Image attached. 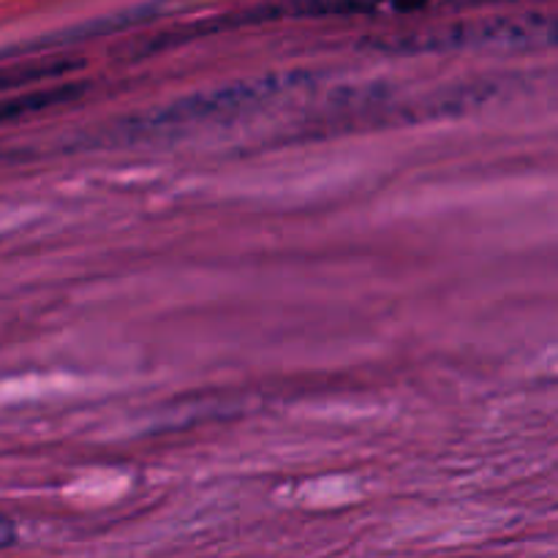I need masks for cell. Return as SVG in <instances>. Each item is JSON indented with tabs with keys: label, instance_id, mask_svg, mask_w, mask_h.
Masks as SVG:
<instances>
[{
	"label": "cell",
	"instance_id": "6da1fadb",
	"mask_svg": "<svg viewBox=\"0 0 558 558\" xmlns=\"http://www.w3.org/2000/svg\"><path fill=\"white\" fill-rule=\"evenodd\" d=\"M300 82V76H259V80L234 82L227 87H213V90L194 93L180 101L167 104L156 112L140 114L123 123V136H156V134H174V131H185L191 125L205 123H221V120L243 118V114L254 112L262 104L272 101V98L283 96L292 90Z\"/></svg>",
	"mask_w": 558,
	"mask_h": 558
},
{
	"label": "cell",
	"instance_id": "7a4b0ae2",
	"mask_svg": "<svg viewBox=\"0 0 558 558\" xmlns=\"http://www.w3.org/2000/svg\"><path fill=\"white\" fill-rule=\"evenodd\" d=\"M85 90L87 82H58V85H44L33 87V90L14 93V96L0 101V123L44 112V109L49 107H58V104H69L74 101V98H80Z\"/></svg>",
	"mask_w": 558,
	"mask_h": 558
},
{
	"label": "cell",
	"instance_id": "3957f363",
	"mask_svg": "<svg viewBox=\"0 0 558 558\" xmlns=\"http://www.w3.org/2000/svg\"><path fill=\"white\" fill-rule=\"evenodd\" d=\"M80 69V60H31V63H14V65H0V96L11 90H22V87L41 85L44 82L60 80V76L71 74Z\"/></svg>",
	"mask_w": 558,
	"mask_h": 558
},
{
	"label": "cell",
	"instance_id": "277c9868",
	"mask_svg": "<svg viewBox=\"0 0 558 558\" xmlns=\"http://www.w3.org/2000/svg\"><path fill=\"white\" fill-rule=\"evenodd\" d=\"M16 543V526L11 518L0 515V548H9Z\"/></svg>",
	"mask_w": 558,
	"mask_h": 558
}]
</instances>
